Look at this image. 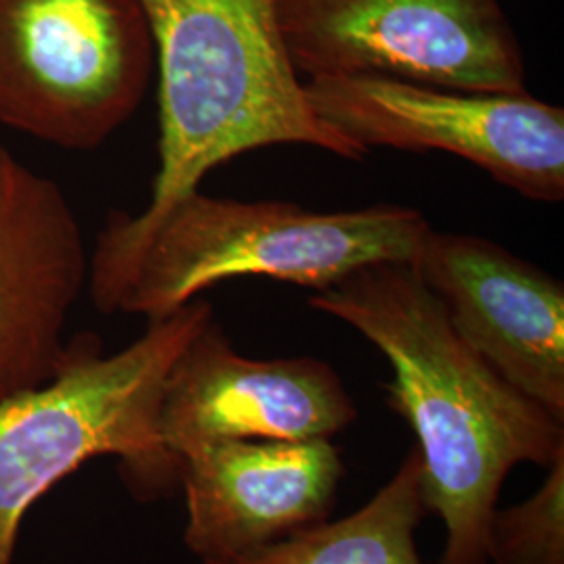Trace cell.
Instances as JSON below:
<instances>
[{"label":"cell","instance_id":"2","mask_svg":"<svg viewBox=\"0 0 564 564\" xmlns=\"http://www.w3.org/2000/svg\"><path fill=\"white\" fill-rule=\"evenodd\" d=\"M431 224L419 209L370 205L312 212L284 202L218 199L199 188L158 220L113 212L88 258L102 314L158 321L230 279H272L323 291L375 263H412Z\"/></svg>","mask_w":564,"mask_h":564},{"label":"cell","instance_id":"6","mask_svg":"<svg viewBox=\"0 0 564 564\" xmlns=\"http://www.w3.org/2000/svg\"><path fill=\"white\" fill-rule=\"evenodd\" d=\"M303 82L384 76L475 93L527 90L523 46L500 0H276Z\"/></svg>","mask_w":564,"mask_h":564},{"label":"cell","instance_id":"1","mask_svg":"<svg viewBox=\"0 0 564 564\" xmlns=\"http://www.w3.org/2000/svg\"><path fill=\"white\" fill-rule=\"evenodd\" d=\"M307 303L349 324L391 366L387 405L416 435L423 505L444 523L440 564H487V529L508 475L563 456V421L456 335L412 263L366 265Z\"/></svg>","mask_w":564,"mask_h":564},{"label":"cell","instance_id":"8","mask_svg":"<svg viewBox=\"0 0 564 564\" xmlns=\"http://www.w3.org/2000/svg\"><path fill=\"white\" fill-rule=\"evenodd\" d=\"M356 419V402L330 364L247 358L212 318L167 372L160 433L181 464L226 442L333 440Z\"/></svg>","mask_w":564,"mask_h":564},{"label":"cell","instance_id":"10","mask_svg":"<svg viewBox=\"0 0 564 564\" xmlns=\"http://www.w3.org/2000/svg\"><path fill=\"white\" fill-rule=\"evenodd\" d=\"M88 281L80 226L57 182L0 153V402L57 377Z\"/></svg>","mask_w":564,"mask_h":564},{"label":"cell","instance_id":"13","mask_svg":"<svg viewBox=\"0 0 564 564\" xmlns=\"http://www.w3.org/2000/svg\"><path fill=\"white\" fill-rule=\"evenodd\" d=\"M527 500L496 508L485 544L487 564H564V454Z\"/></svg>","mask_w":564,"mask_h":564},{"label":"cell","instance_id":"14","mask_svg":"<svg viewBox=\"0 0 564 564\" xmlns=\"http://www.w3.org/2000/svg\"><path fill=\"white\" fill-rule=\"evenodd\" d=\"M0 153H2V147H0Z\"/></svg>","mask_w":564,"mask_h":564},{"label":"cell","instance_id":"7","mask_svg":"<svg viewBox=\"0 0 564 564\" xmlns=\"http://www.w3.org/2000/svg\"><path fill=\"white\" fill-rule=\"evenodd\" d=\"M312 111L362 151H444L535 202L564 199V109L529 90L475 93L384 76L303 82Z\"/></svg>","mask_w":564,"mask_h":564},{"label":"cell","instance_id":"12","mask_svg":"<svg viewBox=\"0 0 564 564\" xmlns=\"http://www.w3.org/2000/svg\"><path fill=\"white\" fill-rule=\"evenodd\" d=\"M424 514L421 458L412 447L393 477L351 514L339 521L326 519L237 558L207 564H424L416 547Z\"/></svg>","mask_w":564,"mask_h":564},{"label":"cell","instance_id":"5","mask_svg":"<svg viewBox=\"0 0 564 564\" xmlns=\"http://www.w3.org/2000/svg\"><path fill=\"white\" fill-rule=\"evenodd\" d=\"M155 69L141 0H0V123L61 149L101 147Z\"/></svg>","mask_w":564,"mask_h":564},{"label":"cell","instance_id":"3","mask_svg":"<svg viewBox=\"0 0 564 564\" xmlns=\"http://www.w3.org/2000/svg\"><path fill=\"white\" fill-rule=\"evenodd\" d=\"M160 76V170L134 224L158 220L237 155L307 144L368 153L324 123L286 55L276 0H141Z\"/></svg>","mask_w":564,"mask_h":564},{"label":"cell","instance_id":"9","mask_svg":"<svg viewBox=\"0 0 564 564\" xmlns=\"http://www.w3.org/2000/svg\"><path fill=\"white\" fill-rule=\"evenodd\" d=\"M456 335L564 423V284L502 245L431 228L412 262Z\"/></svg>","mask_w":564,"mask_h":564},{"label":"cell","instance_id":"4","mask_svg":"<svg viewBox=\"0 0 564 564\" xmlns=\"http://www.w3.org/2000/svg\"><path fill=\"white\" fill-rule=\"evenodd\" d=\"M212 318V303L197 297L149 321L118 354L82 339L57 377L0 402V564H13L28 510L93 458H118L137 498L181 487V464L160 433L163 384Z\"/></svg>","mask_w":564,"mask_h":564},{"label":"cell","instance_id":"11","mask_svg":"<svg viewBox=\"0 0 564 564\" xmlns=\"http://www.w3.org/2000/svg\"><path fill=\"white\" fill-rule=\"evenodd\" d=\"M343 479L330 440L226 442L186 456L184 542L199 563H224L328 519Z\"/></svg>","mask_w":564,"mask_h":564}]
</instances>
